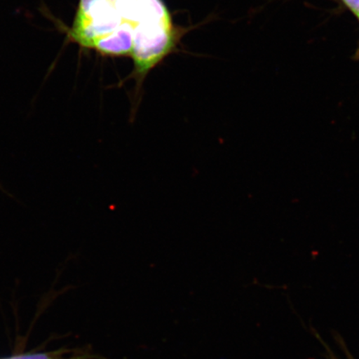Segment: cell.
<instances>
[{"mask_svg": "<svg viewBox=\"0 0 359 359\" xmlns=\"http://www.w3.org/2000/svg\"><path fill=\"white\" fill-rule=\"evenodd\" d=\"M123 19L131 26V57L135 74L144 79L176 46L172 17L161 0H111Z\"/></svg>", "mask_w": 359, "mask_h": 359, "instance_id": "6da1fadb", "label": "cell"}, {"mask_svg": "<svg viewBox=\"0 0 359 359\" xmlns=\"http://www.w3.org/2000/svg\"><path fill=\"white\" fill-rule=\"evenodd\" d=\"M72 37L103 55L131 56L133 34L111 0H80Z\"/></svg>", "mask_w": 359, "mask_h": 359, "instance_id": "7a4b0ae2", "label": "cell"}, {"mask_svg": "<svg viewBox=\"0 0 359 359\" xmlns=\"http://www.w3.org/2000/svg\"><path fill=\"white\" fill-rule=\"evenodd\" d=\"M6 359H55L46 353H34L24 354V355H18Z\"/></svg>", "mask_w": 359, "mask_h": 359, "instance_id": "3957f363", "label": "cell"}, {"mask_svg": "<svg viewBox=\"0 0 359 359\" xmlns=\"http://www.w3.org/2000/svg\"><path fill=\"white\" fill-rule=\"evenodd\" d=\"M342 1L359 20V0H342Z\"/></svg>", "mask_w": 359, "mask_h": 359, "instance_id": "277c9868", "label": "cell"}, {"mask_svg": "<svg viewBox=\"0 0 359 359\" xmlns=\"http://www.w3.org/2000/svg\"><path fill=\"white\" fill-rule=\"evenodd\" d=\"M354 58H356V60H359V47L358 48V50L356 52V55H355V57H354Z\"/></svg>", "mask_w": 359, "mask_h": 359, "instance_id": "5b68a950", "label": "cell"}]
</instances>
